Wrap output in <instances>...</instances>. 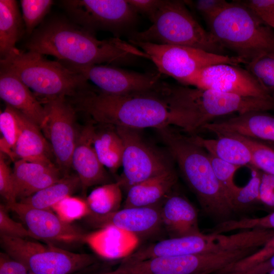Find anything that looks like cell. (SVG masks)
Listing matches in <instances>:
<instances>
[{"label": "cell", "mask_w": 274, "mask_h": 274, "mask_svg": "<svg viewBox=\"0 0 274 274\" xmlns=\"http://www.w3.org/2000/svg\"><path fill=\"white\" fill-rule=\"evenodd\" d=\"M0 194L7 204L17 201L15 185L11 170L5 161L3 154H0Z\"/></svg>", "instance_id": "obj_41"}, {"label": "cell", "mask_w": 274, "mask_h": 274, "mask_svg": "<svg viewBox=\"0 0 274 274\" xmlns=\"http://www.w3.org/2000/svg\"><path fill=\"white\" fill-rule=\"evenodd\" d=\"M27 268L7 254H0V274H28Z\"/></svg>", "instance_id": "obj_45"}, {"label": "cell", "mask_w": 274, "mask_h": 274, "mask_svg": "<svg viewBox=\"0 0 274 274\" xmlns=\"http://www.w3.org/2000/svg\"><path fill=\"white\" fill-rule=\"evenodd\" d=\"M254 229L274 230V211L259 218L229 220L218 224L216 227L217 232L220 233Z\"/></svg>", "instance_id": "obj_37"}, {"label": "cell", "mask_w": 274, "mask_h": 274, "mask_svg": "<svg viewBox=\"0 0 274 274\" xmlns=\"http://www.w3.org/2000/svg\"><path fill=\"white\" fill-rule=\"evenodd\" d=\"M46 111L41 129L50 145L58 166L63 170L71 167V159L80 134L77 127V111L66 97L41 100Z\"/></svg>", "instance_id": "obj_14"}, {"label": "cell", "mask_w": 274, "mask_h": 274, "mask_svg": "<svg viewBox=\"0 0 274 274\" xmlns=\"http://www.w3.org/2000/svg\"><path fill=\"white\" fill-rule=\"evenodd\" d=\"M54 2L52 0H21L22 19L29 37L43 23Z\"/></svg>", "instance_id": "obj_34"}, {"label": "cell", "mask_w": 274, "mask_h": 274, "mask_svg": "<svg viewBox=\"0 0 274 274\" xmlns=\"http://www.w3.org/2000/svg\"><path fill=\"white\" fill-rule=\"evenodd\" d=\"M1 245L6 254L32 274H72L95 262L90 254L74 253L26 238L1 235Z\"/></svg>", "instance_id": "obj_9"}, {"label": "cell", "mask_w": 274, "mask_h": 274, "mask_svg": "<svg viewBox=\"0 0 274 274\" xmlns=\"http://www.w3.org/2000/svg\"><path fill=\"white\" fill-rule=\"evenodd\" d=\"M107 126L101 129L94 127L92 141L101 164L114 173L122 166L124 145L115 127Z\"/></svg>", "instance_id": "obj_27"}, {"label": "cell", "mask_w": 274, "mask_h": 274, "mask_svg": "<svg viewBox=\"0 0 274 274\" xmlns=\"http://www.w3.org/2000/svg\"><path fill=\"white\" fill-rule=\"evenodd\" d=\"M181 84L243 96L274 100L254 75L237 65L220 63L210 65L198 71Z\"/></svg>", "instance_id": "obj_15"}, {"label": "cell", "mask_w": 274, "mask_h": 274, "mask_svg": "<svg viewBox=\"0 0 274 274\" xmlns=\"http://www.w3.org/2000/svg\"><path fill=\"white\" fill-rule=\"evenodd\" d=\"M147 29L133 33L129 41L187 46L225 54V48L193 16L185 1L163 0Z\"/></svg>", "instance_id": "obj_7"}, {"label": "cell", "mask_w": 274, "mask_h": 274, "mask_svg": "<svg viewBox=\"0 0 274 274\" xmlns=\"http://www.w3.org/2000/svg\"><path fill=\"white\" fill-rule=\"evenodd\" d=\"M166 86L163 82L153 90L111 94L90 84L67 99L77 112L100 124L140 130L179 127V116L168 97Z\"/></svg>", "instance_id": "obj_1"}, {"label": "cell", "mask_w": 274, "mask_h": 274, "mask_svg": "<svg viewBox=\"0 0 274 274\" xmlns=\"http://www.w3.org/2000/svg\"><path fill=\"white\" fill-rule=\"evenodd\" d=\"M99 274H127L122 271L119 267L114 270L103 272Z\"/></svg>", "instance_id": "obj_48"}, {"label": "cell", "mask_w": 274, "mask_h": 274, "mask_svg": "<svg viewBox=\"0 0 274 274\" xmlns=\"http://www.w3.org/2000/svg\"><path fill=\"white\" fill-rule=\"evenodd\" d=\"M265 274H274V269Z\"/></svg>", "instance_id": "obj_50"}, {"label": "cell", "mask_w": 274, "mask_h": 274, "mask_svg": "<svg viewBox=\"0 0 274 274\" xmlns=\"http://www.w3.org/2000/svg\"><path fill=\"white\" fill-rule=\"evenodd\" d=\"M23 23L17 1L1 0V59L7 58L17 49L16 44L23 33Z\"/></svg>", "instance_id": "obj_26"}, {"label": "cell", "mask_w": 274, "mask_h": 274, "mask_svg": "<svg viewBox=\"0 0 274 274\" xmlns=\"http://www.w3.org/2000/svg\"><path fill=\"white\" fill-rule=\"evenodd\" d=\"M94 128L90 123L82 129L71 159V167L76 172L84 191L93 185L109 183L108 173L92 144Z\"/></svg>", "instance_id": "obj_19"}, {"label": "cell", "mask_w": 274, "mask_h": 274, "mask_svg": "<svg viewBox=\"0 0 274 274\" xmlns=\"http://www.w3.org/2000/svg\"><path fill=\"white\" fill-rule=\"evenodd\" d=\"M157 130L203 212L217 224L233 219L235 213L215 174L206 150L191 136L171 126Z\"/></svg>", "instance_id": "obj_3"}, {"label": "cell", "mask_w": 274, "mask_h": 274, "mask_svg": "<svg viewBox=\"0 0 274 274\" xmlns=\"http://www.w3.org/2000/svg\"><path fill=\"white\" fill-rule=\"evenodd\" d=\"M168 97L178 112L182 130L194 133L220 117L274 109V100L243 96L212 89L170 85Z\"/></svg>", "instance_id": "obj_4"}, {"label": "cell", "mask_w": 274, "mask_h": 274, "mask_svg": "<svg viewBox=\"0 0 274 274\" xmlns=\"http://www.w3.org/2000/svg\"><path fill=\"white\" fill-rule=\"evenodd\" d=\"M80 187L81 182L77 174L67 175L20 202L37 209H51L65 197L72 195Z\"/></svg>", "instance_id": "obj_28"}, {"label": "cell", "mask_w": 274, "mask_h": 274, "mask_svg": "<svg viewBox=\"0 0 274 274\" xmlns=\"http://www.w3.org/2000/svg\"><path fill=\"white\" fill-rule=\"evenodd\" d=\"M65 65L83 75L96 88L108 94H125L153 90L163 83L160 80L159 73H140L102 64Z\"/></svg>", "instance_id": "obj_16"}, {"label": "cell", "mask_w": 274, "mask_h": 274, "mask_svg": "<svg viewBox=\"0 0 274 274\" xmlns=\"http://www.w3.org/2000/svg\"><path fill=\"white\" fill-rule=\"evenodd\" d=\"M260 199L261 203L274 209V176L262 173Z\"/></svg>", "instance_id": "obj_44"}, {"label": "cell", "mask_w": 274, "mask_h": 274, "mask_svg": "<svg viewBox=\"0 0 274 274\" xmlns=\"http://www.w3.org/2000/svg\"><path fill=\"white\" fill-rule=\"evenodd\" d=\"M6 206L0 205L1 235L26 238H33L26 227L12 219L8 213Z\"/></svg>", "instance_id": "obj_39"}, {"label": "cell", "mask_w": 274, "mask_h": 274, "mask_svg": "<svg viewBox=\"0 0 274 274\" xmlns=\"http://www.w3.org/2000/svg\"><path fill=\"white\" fill-rule=\"evenodd\" d=\"M246 68L271 95L274 93V54L262 55L246 64Z\"/></svg>", "instance_id": "obj_36"}, {"label": "cell", "mask_w": 274, "mask_h": 274, "mask_svg": "<svg viewBox=\"0 0 274 274\" xmlns=\"http://www.w3.org/2000/svg\"><path fill=\"white\" fill-rule=\"evenodd\" d=\"M0 71L1 98L41 128L46 117L43 104L16 76L2 68Z\"/></svg>", "instance_id": "obj_20"}, {"label": "cell", "mask_w": 274, "mask_h": 274, "mask_svg": "<svg viewBox=\"0 0 274 274\" xmlns=\"http://www.w3.org/2000/svg\"><path fill=\"white\" fill-rule=\"evenodd\" d=\"M264 265L266 269L269 271L274 269V255L264 261Z\"/></svg>", "instance_id": "obj_47"}, {"label": "cell", "mask_w": 274, "mask_h": 274, "mask_svg": "<svg viewBox=\"0 0 274 274\" xmlns=\"http://www.w3.org/2000/svg\"><path fill=\"white\" fill-rule=\"evenodd\" d=\"M0 64L1 68L16 76L41 99L71 97L90 84L83 75L59 61L31 51L17 49L1 59Z\"/></svg>", "instance_id": "obj_6"}, {"label": "cell", "mask_w": 274, "mask_h": 274, "mask_svg": "<svg viewBox=\"0 0 274 274\" xmlns=\"http://www.w3.org/2000/svg\"><path fill=\"white\" fill-rule=\"evenodd\" d=\"M54 166V164L30 162L23 159L16 160L12 171L17 199L28 184Z\"/></svg>", "instance_id": "obj_32"}, {"label": "cell", "mask_w": 274, "mask_h": 274, "mask_svg": "<svg viewBox=\"0 0 274 274\" xmlns=\"http://www.w3.org/2000/svg\"><path fill=\"white\" fill-rule=\"evenodd\" d=\"M122 189L118 182L102 184L94 189L86 199L91 212L104 215L119 210Z\"/></svg>", "instance_id": "obj_29"}, {"label": "cell", "mask_w": 274, "mask_h": 274, "mask_svg": "<svg viewBox=\"0 0 274 274\" xmlns=\"http://www.w3.org/2000/svg\"><path fill=\"white\" fill-rule=\"evenodd\" d=\"M177 181L176 173L172 168L134 185L127 191L123 208L159 206L171 193Z\"/></svg>", "instance_id": "obj_24"}, {"label": "cell", "mask_w": 274, "mask_h": 274, "mask_svg": "<svg viewBox=\"0 0 274 274\" xmlns=\"http://www.w3.org/2000/svg\"><path fill=\"white\" fill-rule=\"evenodd\" d=\"M28 274H32V273H30V272H29L28 273Z\"/></svg>", "instance_id": "obj_51"}, {"label": "cell", "mask_w": 274, "mask_h": 274, "mask_svg": "<svg viewBox=\"0 0 274 274\" xmlns=\"http://www.w3.org/2000/svg\"><path fill=\"white\" fill-rule=\"evenodd\" d=\"M0 130L2 134L0 140L1 152L7 154L15 161L13 149L20 133L18 112L6 105L0 114Z\"/></svg>", "instance_id": "obj_31"}, {"label": "cell", "mask_w": 274, "mask_h": 274, "mask_svg": "<svg viewBox=\"0 0 274 274\" xmlns=\"http://www.w3.org/2000/svg\"><path fill=\"white\" fill-rule=\"evenodd\" d=\"M85 219L92 226L100 228L113 226L138 237L153 234L162 225L159 206L123 208L104 215L91 212Z\"/></svg>", "instance_id": "obj_18"}, {"label": "cell", "mask_w": 274, "mask_h": 274, "mask_svg": "<svg viewBox=\"0 0 274 274\" xmlns=\"http://www.w3.org/2000/svg\"><path fill=\"white\" fill-rule=\"evenodd\" d=\"M25 47L68 65L117 63L145 57L143 51L118 38L99 40L70 20L57 17L43 21L29 37Z\"/></svg>", "instance_id": "obj_2"}, {"label": "cell", "mask_w": 274, "mask_h": 274, "mask_svg": "<svg viewBox=\"0 0 274 274\" xmlns=\"http://www.w3.org/2000/svg\"><path fill=\"white\" fill-rule=\"evenodd\" d=\"M261 242L256 229L238 231L234 234L210 233L170 237L143 248L122 260L132 263L151 258L198 254L258 247Z\"/></svg>", "instance_id": "obj_8"}, {"label": "cell", "mask_w": 274, "mask_h": 274, "mask_svg": "<svg viewBox=\"0 0 274 274\" xmlns=\"http://www.w3.org/2000/svg\"><path fill=\"white\" fill-rule=\"evenodd\" d=\"M124 151L123 172L117 182L126 191L132 186L173 168L170 160L145 140L141 130L116 126Z\"/></svg>", "instance_id": "obj_12"}, {"label": "cell", "mask_w": 274, "mask_h": 274, "mask_svg": "<svg viewBox=\"0 0 274 274\" xmlns=\"http://www.w3.org/2000/svg\"><path fill=\"white\" fill-rule=\"evenodd\" d=\"M210 31L226 49L246 64L267 54H274V29L242 1L227 2L207 21Z\"/></svg>", "instance_id": "obj_5"}, {"label": "cell", "mask_w": 274, "mask_h": 274, "mask_svg": "<svg viewBox=\"0 0 274 274\" xmlns=\"http://www.w3.org/2000/svg\"><path fill=\"white\" fill-rule=\"evenodd\" d=\"M61 178L59 169L55 166L38 176L24 189L19 198L21 200L53 184Z\"/></svg>", "instance_id": "obj_40"}, {"label": "cell", "mask_w": 274, "mask_h": 274, "mask_svg": "<svg viewBox=\"0 0 274 274\" xmlns=\"http://www.w3.org/2000/svg\"><path fill=\"white\" fill-rule=\"evenodd\" d=\"M141 48L145 58L150 59L159 73L176 79L181 84L198 71L220 63L238 65L245 61L236 56L220 55L184 46L130 41Z\"/></svg>", "instance_id": "obj_10"}, {"label": "cell", "mask_w": 274, "mask_h": 274, "mask_svg": "<svg viewBox=\"0 0 274 274\" xmlns=\"http://www.w3.org/2000/svg\"><path fill=\"white\" fill-rule=\"evenodd\" d=\"M70 20L95 34L97 30L118 33L132 25L138 13L127 0H63Z\"/></svg>", "instance_id": "obj_13"}, {"label": "cell", "mask_w": 274, "mask_h": 274, "mask_svg": "<svg viewBox=\"0 0 274 274\" xmlns=\"http://www.w3.org/2000/svg\"><path fill=\"white\" fill-rule=\"evenodd\" d=\"M192 140L211 155L230 163L253 167V158L249 148L238 139L229 135H217L215 139L199 136H191Z\"/></svg>", "instance_id": "obj_25"}, {"label": "cell", "mask_w": 274, "mask_h": 274, "mask_svg": "<svg viewBox=\"0 0 274 274\" xmlns=\"http://www.w3.org/2000/svg\"><path fill=\"white\" fill-rule=\"evenodd\" d=\"M256 247L194 255L159 257L123 263L119 268L127 274H209L251 255Z\"/></svg>", "instance_id": "obj_11"}, {"label": "cell", "mask_w": 274, "mask_h": 274, "mask_svg": "<svg viewBox=\"0 0 274 274\" xmlns=\"http://www.w3.org/2000/svg\"><path fill=\"white\" fill-rule=\"evenodd\" d=\"M242 2L274 29V0H246Z\"/></svg>", "instance_id": "obj_42"}, {"label": "cell", "mask_w": 274, "mask_h": 274, "mask_svg": "<svg viewBox=\"0 0 274 274\" xmlns=\"http://www.w3.org/2000/svg\"><path fill=\"white\" fill-rule=\"evenodd\" d=\"M232 135L244 142L250 149L253 167L263 173L274 176V149L258 140L237 134Z\"/></svg>", "instance_id": "obj_33"}, {"label": "cell", "mask_w": 274, "mask_h": 274, "mask_svg": "<svg viewBox=\"0 0 274 274\" xmlns=\"http://www.w3.org/2000/svg\"><path fill=\"white\" fill-rule=\"evenodd\" d=\"M190 2L206 21L220 11L228 2L224 0H197Z\"/></svg>", "instance_id": "obj_43"}, {"label": "cell", "mask_w": 274, "mask_h": 274, "mask_svg": "<svg viewBox=\"0 0 274 274\" xmlns=\"http://www.w3.org/2000/svg\"><path fill=\"white\" fill-rule=\"evenodd\" d=\"M162 225L171 237H180L202 233L198 214L193 206L184 196L170 193L160 207Z\"/></svg>", "instance_id": "obj_21"}, {"label": "cell", "mask_w": 274, "mask_h": 274, "mask_svg": "<svg viewBox=\"0 0 274 274\" xmlns=\"http://www.w3.org/2000/svg\"><path fill=\"white\" fill-rule=\"evenodd\" d=\"M252 178L244 187L237 186L229 196V201L235 213L243 211L258 203L260 199V186L262 172L254 167Z\"/></svg>", "instance_id": "obj_30"}, {"label": "cell", "mask_w": 274, "mask_h": 274, "mask_svg": "<svg viewBox=\"0 0 274 274\" xmlns=\"http://www.w3.org/2000/svg\"><path fill=\"white\" fill-rule=\"evenodd\" d=\"M23 222L33 238L49 242H84L86 234L79 228L62 220L51 209L33 208L20 201L7 204Z\"/></svg>", "instance_id": "obj_17"}, {"label": "cell", "mask_w": 274, "mask_h": 274, "mask_svg": "<svg viewBox=\"0 0 274 274\" xmlns=\"http://www.w3.org/2000/svg\"><path fill=\"white\" fill-rule=\"evenodd\" d=\"M269 144L270 145H271V146H269L270 147H271L272 149H274V143L273 142H269Z\"/></svg>", "instance_id": "obj_49"}, {"label": "cell", "mask_w": 274, "mask_h": 274, "mask_svg": "<svg viewBox=\"0 0 274 274\" xmlns=\"http://www.w3.org/2000/svg\"><path fill=\"white\" fill-rule=\"evenodd\" d=\"M52 209L62 220L68 223L85 218L91 212L86 199L72 195L64 198Z\"/></svg>", "instance_id": "obj_35"}, {"label": "cell", "mask_w": 274, "mask_h": 274, "mask_svg": "<svg viewBox=\"0 0 274 274\" xmlns=\"http://www.w3.org/2000/svg\"><path fill=\"white\" fill-rule=\"evenodd\" d=\"M84 243L103 258L123 259L134 252L139 237L118 227L106 226L86 234Z\"/></svg>", "instance_id": "obj_22"}, {"label": "cell", "mask_w": 274, "mask_h": 274, "mask_svg": "<svg viewBox=\"0 0 274 274\" xmlns=\"http://www.w3.org/2000/svg\"><path fill=\"white\" fill-rule=\"evenodd\" d=\"M208 154L215 174L224 189L229 200L230 194L237 187L233 182L234 175L241 166L230 163Z\"/></svg>", "instance_id": "obj_38"}, {"label": "cell", "mask_w": 274, "mask_h": 274, "mask_svg": "<svg viewBox=\"0 0 274 274\" xmlns=\"http://www.w3.org/2000/svg\"><path fill=\"white\" fill-rule=\"evenodd\" d=\"M163 0H127L128 3L138 13L146 15L152 20Z\"/></svg>", "instance_id": "obj_46"}, {"label": "cell", "mask_w": 274, "mask_h": 274, "mask_svg": "<svg viewBox=\"0 0 274 274\" xmlns=\"http://www.w3.org/2000/svg\"><path fill=\"white\" fill-rule=\"evenodd\" d=\"M202 274H207V273H202Z\"/></svg>", "instance_id": "obj_52"}, {"label": "cell", "mask_w": 274, "mask_h": 274, "mask_svg": "<svg viewBox=\"0 0 274 274\" xmlns=\"http://www.w3.org/2000/svg\"><path fill=\"white\" fill-rule=\"evenodd\" d=\"M17 112L20 133L13 149L15 161L23 159L53 164L51 159L53 154L50 145L42 133L41 128Z\"/></svg>", "instance_id": "obj_23"}]
</instances>
